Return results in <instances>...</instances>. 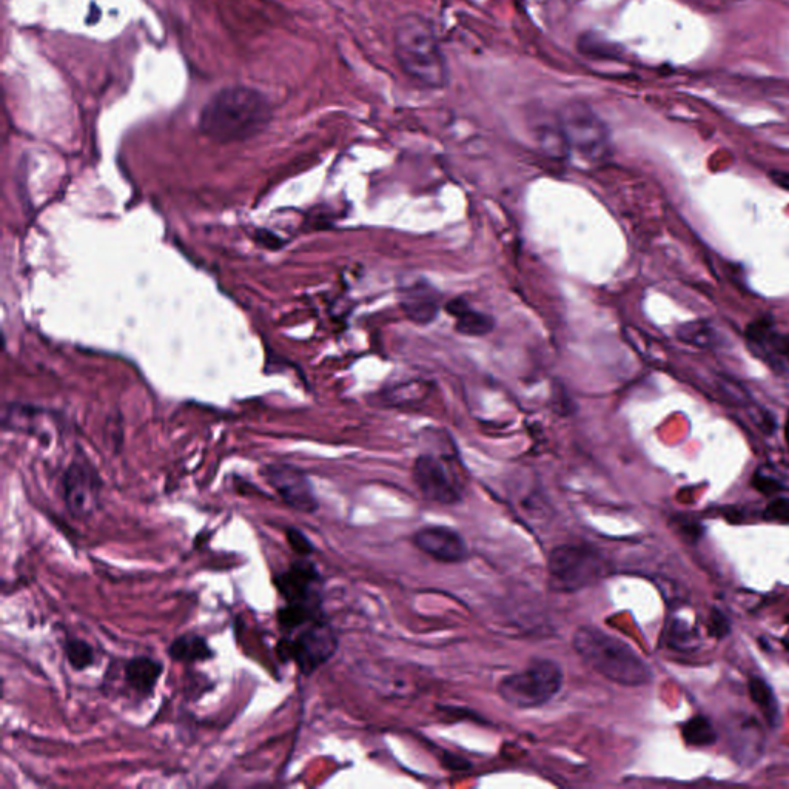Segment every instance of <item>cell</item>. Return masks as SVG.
Returning <instances> with one entry per match:
<instances>
[{
	"mask_svg": "<svg viewBox=\"0 0 789 789\" xmlns=\"http://www.w3.org/2000/svg\"><path fill=\"white\" fill-rule=\"evenodd\" d=\"M338 635L327 618H321L292 634L284 635L279 642L278 654L284 662H293L301 674L312 675L326 665L338 651Z\"/></svg>",
	"mask_w": 789,
	"mask_h": 789,
	"instance_id": "52a82bcc",
	"label": "cell"
},
{
	"mask_svg": "<svg viewBox=\"0 0 789 789\" xmlns=\"http://www.w3.org/2000/svg\"><path fill=\"white\" fill-rule=\"evenodd\" d=\"M683 739L691 746H711L717 742V732L706 717L695 716L682 726Z\"/></svg>",
	"mask_w": 789,
	"mask_h": 789,
	"instance_id": "44dd1931",
	"label": "cell"
},
{
	"mask_svg": "<svg viewBox=\"0 0 789 789\" xmlns=\"http://www.w3.org/2000/svg\"><path fill=\"white\" fill-rule=\"evenodd\" d=\"M680 340L683 343L691 344L695 347H711L716 343V330L712 329L706 321H692L677 330Z\"/></svg>",
	"mask_w": 789,
	"mask_h": 789,
	"instance_id": "7402d4cb",
	"label": "cell"
},
{
	"mask_svg": "<svg viewBox=\"0 0 789 789\" xmlns=\"http://www.w3.org/2000/svg\"><path fill=\"white\" fill-rule=\"evenodd\" d=\"M749 695H751V699L756 703L757 708L762 711L766 722L774 726V728L779 726L780 706L773 688H771L765 680L753 677V679L749 680Z\"/></svg>",
	"mask_w": 789,
	"mask_h": 789,
	"instance_id": "d6986e66",
	"label": "cell"
},
{
	"mask_svg": "<svg viewBox=\"0 0 789 789\" xmlns=\"http://www.w3.org/2000/svg\"><path fill=\"white\" fill-rule=\"evenodd\" d=\"M413 481L432 503L454 506L463 500V491L447 467L432 455H420L413 463Z\"/></svg>",
	"mask_w": 789,
	"mask_h": 789,
	"instance_id": "30bf717a",
	"label": "cell"
},
{
	"mask_svg": "<svg viewBox=\"0 0 789 789\" xmlns=\"http://www.w3.org/2000/svg\"><path fill=\"white\" fill-rule=\"evenodd\" d=\"M563 669L551 659H534L528 668L506 675L498 683L501 699L515 709L548 705L563 688Z\"/></svg>",
	"mask_w": 789,
	"mask_h": 789,
	"instance_id": "5b68a950",
	"label": "cell"
},
{
	"mask_svg": "<svg viewBox=\"0 0 789 789\" xmlns=\"http://www.w3.org/2000/svg\"><path fill=\"white\" fill-rule=\"evenodd\" d=\"M67 511L74 518H87L101 506L102 481L87 460H73L62 478Z\"/></svg>",
	"mask_w": 789,
	"mask_h": 789,
	"instance_id": "9c48e42d",
	"label": "cell"
},
{
	"mask_svg": "<svg viewBox=\"0 0 789 789\" xmlns=\"http://www.w3.org/2000/svg\"><path fill=\"white\" fill-rule=\"evenodd\" d=\"M393 53L403 73L417 87L440 90L449 84V67L437 31L423 14L407 13L398 19Z\"/></svg>",
	"mask_w": 789,
	"mask_h": 789,
	"instance_id": "7a4b0ae2",
	"label": "cell"
},
{
	"mask_svg": "<svg viewBox=\"0 0 789 789\" xmlns=\"http://www.w3.org/2000/svg\"><path fill=\"white\" fill-rule=\"evenodd\" d=\"M272 121V105L261 91L250 87H227L202 108L199 130L216 142L246 141L261 133Z\"/></svg>",
	"mask_w": 789,
	"mask_h": 789,
	"instance_id": "6da1fadb",
	"label": "cell"
},
{
	"mask_svg": "<svg viewBox=\"0 0 789 789\" xmlns=\"http://www.w3.org/2000/svg\"><path fill=\"white\" fill-rule=\"evenodd\" d=\"M273 583L286 605L324 611L323 577L307 557L293 560L289 569L273 577Z\"/></svg>",
	"mask_w": 789,
	"mask_h": 789,
	"instance_id": "ba28073f",
	"label": "cell"
},
{
	"mask_svg": "<svg viewBox=\"0 0 789 789\" xmlns=\"http://www.w3.org/2000/svg\"><path fill=\"white\" fill-rule=\"evenodd\" d=\"M746 346L751 355L773 370L789 373V335L782 333L769 319H757L745 332Z\"/></svg>",
	"mask_w": 789,
	"mask_h": 789,
	"instance_id": "8fae6325",
	"label": "cell"
},
{
	"mask_svg": "<svg viewBox=\"0 0 789 789\" xmlns=\"http://www.w3.org/2000/svg\"><path fill=\"white\" fill-rule=\"evenodd\" d=\"M167 654L173 662L182 663V665L209 662L216 657L207 638L196 634V632H187V634L176 637L168 646Z\"/></svg>",
	"mask_w": 789,
	"mask_h": 789,
	"instance_id": "2e32d148",
	"label": "cell"
},
{
	"mask_svg": "<svg viewBox=\"0 0 789 789\" xmlns=\"http://www.w3.org/2000/svg\"><path fill=\"white\" fill-rule=\"evenodd\" d=\"M785 434H786V441H788L789 444V415H788V421H786Z\"/></svg>",
	"mask_w": 789,
	"mask_h": 789,
	"instance_id": "f546056e",
	"label": "cell"
},
{
	"mask_svg": "<svg viewBox=\"0 0 789 789\" xmlns=\"http://www.w3.org/2000/svg\"><path fill=\"white\" fill-rule=\"evenodd\" d=\"M697 642V635L691 626L682 620H675L668 628V645L674 649H689Z\"/></svg>",
	"mask_w": 789,
	"mask_h": 789,
	"instance_id": "cb8c5ba5",
	"label": "cell"
},
{
	"mask_svg": "<svg viewBox=\"0 0 789 789\" xmlns=\"http://www.w3.org/2000/svg\"><path fill=\"white\" fill-rule=\"evenodd\" d=\"M709 631L712 635L722 638L729 632V623L725 615L720 611H714L711 615V623H709Z\"/></svg>",
	"mask_w": 789,
	"mask_h": 789,
	"instance_id": "4316f807",
	"label": "cell"
},
{
	"mask_svg": "<svg viewBox=\"0 0 789 789\" xmlns=\"http://www.w3.org/2000/svg\"><path fill=\"white\" fill-rule=\"evenodd\" d=\"M441 296L427 281H415L400 292V306L413 323L429 324L440 312Z\"/></svg>",
	"mask_w": 789,
	"mask_h": 789,
	"instance_id": "5bb4252c",
	"label": "cell"
},
{
	"mask_svg": "<svg viewBox=\"0 0 789 789\" xmlns=\"http://www.w3.org/2000/svg\"><path fill=\"white\" fill-rule=\"evenodd\" d=\"M577 47L578 51H580L583 56H586V58L614 59L615 56H617L611 44L601 41V39H598L597 36H592V34H583V36L578 39Z\"/></svg>",
	"mask_w": 789,
	"mask_h": 789,
	"instance_id": "603a6c76",
	"label": "cell"
},
{
	"mask_svg": "<svg viewBox=\"0 0 789 789\" xmlns=\"http://www.w3.org/2000/svg\"><path fill=\"white\" fill-rule=\"evenodd\" d=\"M754 483H756L757 489H760V491L762 492H774V491H779L780 489L779 483H777L776 480H773V478L765 477V475H762V477H760V475H757L756 480H754Z\"/></svg>",
	"mask_w": 789,
	"mask_h": 789,
	"instance_id": "83f0119b",
	"label": "cell"
},
{
	"mask_svg": "<svg viewBox=\"0 0 789 789\" xmlns=\"http://www.w3.org/2000/svg\"><path fill=\"white\" fill-rule=\"evenodd\" d=\"M286 538L289 546L299 557H309L315 552V546L306 534L298 528H287Z\"/></svg>",
	"mask_w": 789,
	"mask_h": 789,
	"instance_id": "d4e9b609",
	"label": "cell"
},
{
	"mask_svg": "<svg viewBox=\"0 0 789 789\" xmlns=\"http://www.w3.org/2000/svg\"><path fill=\"white\" fill-rule=\"evenodd\" d=\"M413 544L418 551L440 563H461L469 557L466 541L455 529L447 526H427L415 532Z\"/></svg>",
	"mask_w": 789,
	"mask_h": 789,
	"instance_id": "4fadbf2b",
	"label": "cell"
},
{
	"mask_svg": "<svg viewBox=\"0 0 789 789\" xmlns=\"http://www.w3.org/2000/svg\"><path fill=\"white\" fill-rule=\"evenodd\" d=\"M267 483L283 498L287 506L303 514H315L319 501L309 477L290 464H272L264 471Z\"/></svg>",
	"mask_w": 789,
	"mask_h": 789,
	"instance_id": "7c38bea8",
	"label": "cell"
},
{
	"mask_svg": "<svg viewBox=\"0 0 789 789\" xmlns=\"http://www.w3.org/2000/svg\"><path fill=\"white\" fill-rule=\"evenodd\" d=\"M563 142L581 158L598 162L611 155V138L605 122L583 101H569L558 111Z\"/></svg>",
	"mask_w": 789,
	"mask_h": 789,
	"instance_id": "8992f818",
	"label": "cell"
},
{
	"mask_svg": "<svg viewBox=\"0 0 789 789\" xmlns=\"http://www.w3.org/2000/svg\"><path fill=\"white\" fill-rule=\"evenodd\" d=\"M549 583L555 591L578 592L611 574V565L594 546L561 544L548 558Z\"/></svg>",
	"mask_w": 789,
	"mask_h": 789,
	"instance_id": "277c9868",
	"label": "cell"
},
{
	"mask_svg": "<svg viewBox=\"0 0 789 789\" xmlns=\"http://www.w3.org/2000/svg\"><path fill=\"white\" fill-rule=\"evenodd\" d=\"M164 672V665L148 655H136L124 665V680L138 699H148L155 692Z\"/></svg>",
	"mask_w": 789,
	"mask_h": 789,
	"instance_id": "9a60e30c",
	"label": "cell"
},
{
	"mask_svg": "<svg viewBox=\"0 0 789 789\" xmlns=\"http://www.w3.org/2000/svg\"><path fill=\"white\" fill-rule=\"evenodd\" d=\"M572 645L589 668L617 685L635 688L654 679L651 666L628 643L603 629L581 626L575 631Z\"/></svg>",
	"mask_w": 789,
	"mask_h": 789,
	"instance_id": "3957f363",
	"label": "cell"
},
{
	"mask_svg": "<svg viewBox=\"0 0 789 789\" xmlns=\"http://www.w3.org/2000/svg\"><path fill=\"white\" fill-rule=\"evenodd\" d=\"M447 312L455 318L457 330L466 336H484L494 329V319L486 313L472 309L464 299H452L446 306Z\"/></svg>",
	"mask_w": 789,
	"mask_h": 789,
	"instance_id": "e0dca14e",
	"label": "cell"
},
{
	"mask_svg": "<svg viewBox=\"0 0 789 789\" xmlns=\"http://www.w3.org/2000/svg\"><path fill=\"white\" fill-rule=\"evenodd\" d=\"M771 179L776 182L782 189L789 190V173L786 172H771Z\"/></svg>",
	"mask_w": 789,
	"mask_h": 789,
	"instance_id": "f1b7e54d",
	"label": "cell"
},
{
	"mask_svg": "<svg viewBox=\"0 0 789 789\" xmlns=\"http://www.w3.org/2000/svg\"><path fill=\"white\" fill-rule=\"evenodd\" d=\"M759 726L754 725V720L748 722H740L736 726V734L732 736L734 739V751L739 756V762H754L760 756L762 751V737H760Z\"/></svg>",
	"mask_w": 789,
	"mask_h": 789,
	"instance_id": "ac0fdd59",
	"label": "cell"
},
{
	"mask_svg": "<svg viewBox=\"0 0 789 789\" xmlns=\"http://www.w3.org/2000/svg\"><path fill=\"white\" fill-rule=\"evenodd\" d=\"M62 648H64L65 657H67L68 663H70L74 671H85V669L95 665V649L82 638L67 637L62 643Z\"/></svg>",
	"mask_w": 789,
	"mask_h": 789,
	"instance_id": "ffe728a7",
	"label": "cell"
},
{
	"mask_svg": "<svg viewBox=\"0 0 789 789\" xmlns=\"http://www.w3.org/2000/svg\"><path fill=\"white\" fill-rule=\"evenodd\" d=\"M766 517L768 520L779 521V523L789 524V500L788 498H779L773 501L766 509Z\"/></svg>",
	"mask_w": 789,
	"mask_h": 789,
	"instance_id": "484cf974",
	"label": "cell"
}]
</instances>
